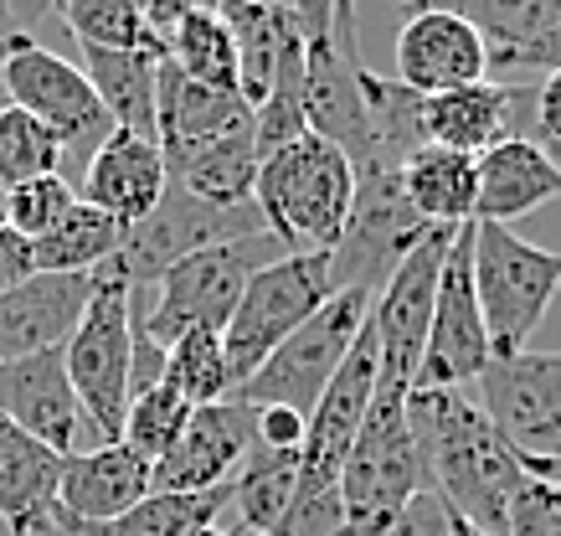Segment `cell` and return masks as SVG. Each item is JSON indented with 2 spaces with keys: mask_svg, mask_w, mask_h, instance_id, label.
Returning a JSON list of instances; mask_svg holds the SVG:
<instances>
[{
  "mask_svg": "<svg viewBox=\"0 0 561 536\" xmlns=\"http://www.w3.org/2000/svg\"><path fill=\"white\" fill-rule=\"evenodd\" d=\"M408 429L423 454L427 484L459 511L463 526L474 536H505L511 501L530 480V469L494 433L484 408L463 392L417 387L408 398Z\"/></svg>",
  "mask_w": 561,
  "mask_h": 536,
  "instance_id": "obj_1",
  "label": "cell"
},
{
  "mask_svg": "<svg viewBox=\"0 0 561 536\" xmlns=\"http://www.w3.org/2000/svg\"><path fill=\"white\" fill-rule=\"evenodd\" d=\"M253 207L284 253H335L356 207V166L314 135L294 139L257 160Z\"/></svg>",
  "mask_w": 561,
  "mask_h": 536,
  "instance_id": "obj_2",
  "label": "cell"
},
{
  "mask_svg": "<svg viewBox=\"0 0 561 536\" xmlns=\"http://www.w3.org/2000/svg\"><path fill=\"white\" fill-rule=\"evenodd\" d=\"M273 259H284V248L268 232H248V238L191 253V259H181L175 269L160 274L150 315L135 320V330L160 351H171L191 330H217L221 335L232 310H238L242 289H248V278L257 269H268Z\"/></svg>",
  "mask_w": 561,
  "mask_h": 536,
  "instance_id": "obj_3",
  "label": "cell"
},
{
  "mask_svg": "<svg viewBox=\"0 0 561 536\" xmlns=\"http://www.w3.org/2000/svg\"><path fill=\"white\" fill-rule=\"evenodd\" d=\"M561 289V253L536 248L515 227L474 223V295L484 310L494 362L530 351Z\"/></svg>",
  "mask_w": 561,
  "mask_h": 536,
  "instance_id": "obj_4",
  "label": "cell"
},
{
  "mask_svg": "<svg viewBox=\"0 0 561 536\" xmlns=\"http://www.w3.org/2000/svg\"><path fill=\"white\" fill-rule=\"evenodd\" d=\"M335 295L341 289H335L330 253H284L268 269H257L248 278V289H242L227 330H221V356H227L232 392Z\"/></svg>",
  "mask_w": 561,
  "mask_h": 536,
  "instance_id": "obj_5",
  "label": "cell"
},
{
  "mask_svg": "<svg viewBox=\"0 0 561 536\" xmlns=\"http://www.w3.org/2000/svg\"><path fill=\"white\" fill-rule=\"evenodd\" d=\"M427 484L423 454L408 429V398L376 392L371 413L360 423L351 459L341 469V511L345 536H387L391 521Z\"/></svg>",
  "mask_w": 561,
  "mask_h": 536,
  "instance_id": "obj_6",
  "label": "cell"
},
{
  "mask_svg": "<svg viewBox=\"0 0 561 536\" xmlns=\"http://www.w3.org/2000/svg\"><path fill=\"white\" fill-rule=\"evenodd\" d=\"M248 232H263V217L257 207H211L202 196H191L186 186H165L160 207L145 217V223H129L119 238V253L108 263L93 269V284H119V289H145V284H160L165 269H175L181 259L202 253V248H217V242L248 238Z\"/></svg>",
  "mask_w": 561,
  "mask_h": 536,
  "instance_id": "obj_7",
  "label": "cell"
},
{
  "mask_svg": "<svg viewBox=\"0 0 561 536\" xmlns=\"http://www.w3.org/2000/svg\"><path fill=\"white\" fill-rule=\"evenodd\" d=\"M366 320H371V295L341 289L330 305H320V310L309 315L305 326L294 330L289 341L273 351L232 398L248 402V408H289V413L309 418L320 408L324 387L335 381L341 362L351 356Z\"/></svg>",
  "mask_w": 561,
  "mask_h": 536,
  "instance_id": "obj_8",
  "label": "cell"
},
{
  "mask_svg": "<svg viewBox=\"0 0 561 536\" xmlns=\"http://www.w3.org/2000/svg\"><path fill=\"white\" fill-rule=\"evenodd\" d=\"M62 356L88 429L99 433V444H119L135 377V295L119 284H93L83 326L72 330Z\"/></svg>",
  "mask_w": 561,
  "mask_h": 536,
  "instance_id": "obj_9",
  "label": "cell"
},
{
  "mask_svg": "<svg viewBox=\"0 0 561 536\" xmlns=\"http://www.w3.org/2000/svg\"><path fill=\"white\" fill-rule=\"evenodd\" d=\"M459 232V227H454ZM448 227H433L408 259L391 269L381 295L371 299V335H376V392L412 398L417 372H423L427 330H433V299H438V269L443 248L454 238Z\"/></svg>",
  "mask_w": 561,
  "mask_h": 536,
  "instance_id": "obj_10",
  "label": "cell"
},
{
  "mask_svg": "<svg viewBox=\"0 0 561 536\" xmlns=\"http://www.w3.org/2000/svg\"><path fill=\"white\" fill-rule=\"evenodd\" d=\"M0 88H5V104H16L21 114H32L42 129H51V139L62 145V160L68 156L93 160V150L114 135V119L103 114L99 93H93V83L83 78V68L68 62L62 53L42 47V42L21 47V53L0 68Z\"/></svg>",
  "mask_w": 561,
  "mask_h": 536,
  "instance_id": "obj_11",
  "label": "cell"
},
{
  "mask_svg": "<svg viewBox=\"0 0 561 536\" xmlns=\"http://www.w3.org/2000/svg\"><path fill=\"white\" fill-rule=\"evenodd\" d=\"M490 362H494V351H490V330H484V310H479V295H474V223H469L443 248L433 330H427L417 387L459 392L463 381L484 377ZM417 387H412V392H417Z\"/></svg>",
  "mask_w": 561,
  "mask_h": 536,
  "instance_id": "obj_12",
  "label": "cell"
},
{
  "mask_svg": "<svg viewBox=\"0 0 561 536\" xmlns=\"http://www.w3.org/2000/svg\"><path fill=\"white\" fill-rule=\"evenodd\" d=\"M427 232L433 227L402 196V171L356 175V207H351V223H345V238L330 253L335 289H360V295L376 299L381 284L391 278V269L408 259Z\"/></svg>",
  "mask_w": 561,
  "mask_h": 536,
  "instance_id": "obj_13",
  "label": "cell"
},
{
  "mask_svg": "<svg viewBox=\"0 0 561 536\" xmlns=\"http://www.w3.org/2000/svg\"><path fill=\"white\" fill-rule=\"evenodd\" d=\"M479 408L520 465L561 459V351H520L490 362L479 377Z\"/></svg>",
  "mask_w": 561,
  "mask_h": 536,
  "instance_id": "obj_14",
  "label": "cell"
},
{
  "mask_svg": "<svg viewBox=\"0 0 561 536\" xmlns=\"http://www.w3.org/2000/svg\"><path fill=\"white\" fill-rule=\"evenodd\" d=\"M490 47L454 5H423L397 32V83L417 99H438L454 88L484 83Z\"/></svg>",
  "mask_w": 561,
  "mask_h": 536,
  "instance_id": "obj_15",
  "label": "cell"
},
{
  "mask_svg": "<svg viewBox=\"0 0 561 536\" xmlns=\"http://www.w3.org/2000/svg\"><path fill=\"white\" fill-rule=\"evenodd\" d=\"M253 408L238 398L196 408L186 433L175 438V449L150 469L154 495H206L232 484L242 459L253 454Z\"/></svg>",
  "mask_w": 561,
  "mask_h": 536,
  "instance_id": "obj_16",
  "label": "cell"
},
{
  "mask_svg": "<svg viewBox=\"0 0 561 536\" xmlns=\"http://www.w3.org/2000/svg\"><path fill=\"white\" fill-rule=\"evenodd\" d=\"M0 418L16 423L26 438L47 444L51 454H78L88 418L83 402L72 392L68 356L62 351H42V356H21V362H0Z\"/></svg>",
  "mask_w": 561,
  "mask_h": 536,
  "instance_id": "obj_17",
  "label": "cell"
},
{
  "mask_svg": "<svg viewBox=\"0 0 561 536\" xmlns=\"http://www.w3.org/2000/svg\"><path fill=\"white\" fill-rule=\"evenodd\" d=\"M93 274H36L0 295V362L62 351L83 326Z\"/></svg>",
  "mask_w": 561,
  "mask_h": 536,
  "instance_id": "obj_18",
  "label": "cell"
},
{
  "mask_svg": "<svg viewBox=\"0 0 561 536\" xmlns=\"http://www.w3.org/2000/svg\"><path fill=\"white\" fill-rule=\"evenodd\" d=\"M150 459H139L129 444H93L62 459V484H57V511L72 521H119L139 501L154 495Z\"/></svg>",
  "mask_w": 561,
  "mask_h": 536,
  "instance_id": "obj_19",
  "label": "cell"
},
{
  "mask_svg": "<svg viewBox=\"0 0 561 536\" xmlns=\"http://www.w3.org/2000/svg\"><path fill=\"white\" fill-rule=\"evenodd\" d=\"M165 186H171V171H165L160 145L114 129V135L93 150V160H88L83 202L129 227V223H145V217L160 207Z\"/></svg>",
  "mask_w": 561,
  "mask_h": 536,
  "instance_id": "obj_20",
  "label": "cell"
},
{
  "mask_svg": "<svg viewBox=\"0 0 561 536\" xmlns=\"http://www.w3.org/2000/svg\"><path fill=\"white\" fill-rule=\"evenodd\" d=\"M479 191H474V223L511 227L515 217H530L536 207L561 196V166L536 139H505L490 156L474 160Z\"/></svg>",
  "mask_w": 561,
  "mask_h": 536,
  "instance_id": "obj_21",
  "label": "cell"
},
{
  "mask_svg": "<svg viewBox=\"0 0 561 536\" xmlns=\"http://www.w3.org/2000/svg\"><path fill=\"white\" fill-rule=\"evenodd\" d=\"M515 109H520V88L505 83H469L438 93V99H423V145L479 160L494 145L515 139Z\"/></svg>",
  "mask_w": 561,
  "mask_h": 536,
  "instance_id": "obj_22",
  "label": "cell"
},
{
  "mask_svg": "<svg viewBox=\"0 0 561 536\" xmlns=\"http://www.w3.org/2000/svg\"><path fill=\"white\" fill-rule=\"evenodd\" d=\"M62 454L36 444L16 423L0 418V521L11 536H42L57 511Z\"/></svg>",
  "mask_w": 561,
  "mask_h": 536,
  "instance_id": "obj_23",
  "label": "cell"
},
{
  "mask_svg": "<svg viewBox=\"0 0 561 536\" xmlns=\"http://www.w3.org/2000/svg\"><path fill=\"white\" fill-rule=\"evenodd\" d=\"M160 62L165 57L154 53V47H139V53H93V47H83L78 68L93 83V93H99L103 114L114 119V129L154 139L160 135Z\"/></svg>",
  "mask_w": 561,
  "mask_h": 536,
  "instance_id": "obj_24",
  "label": "cell"
},
{
  "mask_svg": "<svg viewBox=\"0 0 561 536\" xmlns=\"http://www.w3.org/2000/svg\"><path fill=\"white\" fill-rule=\"evenodd\" d=\"M232 505V484L206 495H150L119 521H72L68 511H51L42 536H196L217 526V516Z\"/></svg>",
  "mask_w": 561,
  "mask_h": 536,
  "instance_id": "obj_25",
  "label": "cell"
},
{
  "mask_svg": "<svg viewBox=\"0 0 561 536\" xmlns=\"http://www.w3.org/2000/svg\"><path fill=\"white\" fill-rule=\"evenodd\" d=\"M227 32L238 42V93L242 104L257 109L268 99L273 72H278V57L289 53V42L299 36V21H294V5H257V0H232V5H217Z\"/></svg>",
  "mask_w": 561,
  "mask_h": 536,
  "instance_id": "obj_26",
  "label": "cell"
},
{
  "mask_svg": "<svg viewBox=\"0 0 561 536\" xmlns=\"http://www.w3.org/2000/svg\"><path fill=\"white\" fill-rule=\"evenodd\" d=\"M474 160L438 150V145H417L402 166V196L427 227H448V232L469 227L474 223Z\"/></svg>",
  "mask_w": 561,
  "mask_h": 536,
  "instance_id": "obj_27",
  "label": "cell"
},
{
  "mask_svg": "<svg viewBox=\"0 0 561 536\" xmlns=\"http://www.w3.org/2000/svg\"><path fill=\"white\" fill-rule=\"evenodd\" d=\"M165 57L186 72L191 83L217 88V93H238V42H232L217 5H181L171 42H165Z\"/></svg>",
  "mask_w": 561,
  "mask_h": 536,
  "instance_id": "obj_28",
  "label": "cell"
},
{
  "mask_svg": "<svg viewBox=\"0 0 561 536\" xmlns=\"http://www.w3.org/2000/svg\"><path fill=\"white\" fill-rule=\"evenodd\" d=\"M299 484V454L257 449L242 459V469L232 475V511H238L242 536H273V526L284 521Z\"/></svg>",
  "mask_w": 561,
  "mask_h": 536,
  "instance_id": "obj_29",
  "label": "cell"
},
{
  "mask_svg": "<svg viewBox=\"0 0 561 536\" xmlns=\"http://www.w3.org/2000/svg\"><path fill=\"white\" fill-rule=\"evenodd\" d=\"M119 238H124V223H114L108 212L88 207L78 196V207L36 242V274H93L99 263H108L119 253Z\"/></svg>",
  "mask_w": 561,
  "mask_h": 536,
  "instance_id": "obj_30",
  "label": "cell"
},
{
  "mask_svg": "<svg viewBox=\"0 0 561 536\" xmlns=\"http://www.w3.org/2000/svg\"><path fill=\"white\" fill-rule=\"evenodd\" d=\"M490 47V68L500 57L520 53L530 42H541L561 26V0H469V5H454Z\"/></svg>",
  "mask_w": 561,
  "mask_h": 536,
  "instance_id": "obj_31",
  "label": "cell"
},
{
  "mask_svg": "<svg viewBox=\"0 0 561 536\" xmlns=\"http://www.w3.org/2000/svg\"><path fill=\"white\" fill-rule=\"evenodd\" d=\"M51 16L62 21L83 47H93V53H139V47H154L150 32H145V5H135V0H62V5H51Z\"/></svg>",
  "mask_w": 561,
  "mask_h": 536,
  "instance_id": "obj_32",
  "label": "cell"
},
{
  "mask_svg": "<svg viewBox=\"0 0 561 536\" xmlns=\"http://www.w3.org/2000/svg\"><path fill=\"white\" fill-rule=\"evenodd\" d=\"M191 413H196V408H191V402L175 392L171 381H154V387H145V392H135V398H129V413H124V438H119V444H129L139 459L160 465V459L175 449V438L186 433Z\"/></svg>",
  "mask_w": 561,
  "mask_h": 536,
  "instance_id": "obj_33",
  "label": "cell"
},
{
  "mask_svg": "<svg viewBox=\"0 0 561 536\" xmlns=\"http://www.w3.org/2000/svg\"><path fill=\"white\" fill-rule=\"evenodd\" d=\"M165 381L191 402V408H211V402L232 398V377H227V356H221L217 330H191L165 351Z\"/></svg>",
  "mask_w": 561,
  "mask_h": 536,
  "instance_id": "obj_34",
  "label": "cell"
},
{
  "mask_svg": "<svg viewBox=\"0 0 561 536\" xmlns=\"http://www.w3.org/2000/svg\"><path fill=\"white\" fill-rule=\"evenodd\" d=\"M57 166H62V145L51 139V129H42L16 104H0V181L21 186L36 175H57Z\"/></svg>",
  "mask_w": 561,
  "mask_h": 536,
  "instance_id": "obj_35",
  "label": "cell"
},
{
  "mask_svg": "<svg viewBox=\"0 0 561 536\" xmlns=\"http://www.w3.org/2000/svg\"><path fill=\"white\" fill-rule=\"evenodd\" d=\"M72 207H78V191L68 186V175H62V171H57V175H36V181L11 186V217H5V227H11V232H21V238L42 242Z\"/></svg>",
  "mask_w": 561,
  "mask_h": 536,
  "instance_id": "obj_36",
  "label": "cell"
},
{
  "mask_svg": "<svg viewBox=\"0 0 561 536\" xmlns=\"http://www.w3.org/2000/svg\"><path fill=\"white\" fill-rule=\"evenodd\" d=\"M505 536H561V484L530 475L520 484V495L511 501Z\"/></svg>",
  "mask_w": 561,
  "mask_h": 536,
  "instance_id": "obj_37",
  "label": "cell"
},
{
  "mask_svg": "<svg viewBox=\"0 0 561 536\" xmlns=\"http://www.w3.org/2000/svg\"><path fill=\"white\" fill-rule=\"evenodd\" d=\"M387 536H474L469 526L459 521V511L443 501L433 484H423L417 495L408 501V511L391 521V532Z\"/></svg>",
  "mask_w": 561,
  "mask_h": 536,
  "instance_id": "obj_38",
  "label": "cell"
},
{
  "mask_svg": "<svg viewBox=\"0 0 561 536\" xmlns=\"http://www.w3.org/2000/svg\"><path fill=\"white\" fill-rule=\"evenodd\" d=\"M305 429H309V418L289 413V408H253V438H257V449L299 454V449H305Z\"/></svg>",
  "mask_w": 561,
  "mask_h": 536,
  "instance_id": "obj_39",
  "label": "cell"
},
{
  "mask_svg": "<svg viewBox=\"0 0 561 536\" xmlns=\"http://www.w3.org/2000/svg\"><path fill=\"white\" fill-rule=\"evenodd\" d=\"M26 278H36V242L0 227V295L26 284Z\"/></svg>",
  "mask_w": 561,
  "mask_h": 536,
  "instance_id": "obj_40",
  "label": "cell"
},
{
  "mask_svg": "<svg viewBox=\"0 0 561 536\" xmlns=\"http://www.w3.org/2000/svg\"><path fill=\"white\" fill-rule=\"evenodd\" d=\"M536 124L551 150H561V72H546L541 93H536Z\"/></svg>",
  "mask_w": 561,
  "mask_h": 536,
  "instance_id": "obj_41",
  "label": "cell"
},
{
  "mask_svg": "<svg viewBox=\"0 0 561 536\" xmlns=\"http://www.w3.org/2000/svg\"><path fill=\"white\" fill-rule=\"evenodd\" d=\"M494 68H546V72H561V26H557L551 36H541V42L520 47V53L500 57Z\"/></svg>",
  "mask_w": 561,
  "mask_h": 536,
  "instance_id": "obj_42",
  "label": "cell"
},
{
  "mask_svg": "<svg viewBox=\"0 0 561 536\" xmlns=\"http://www.w3.org/2000/svg\"><path fill=\"white\" fill-rule=\"evenodd\" d=\"M5 217H11V186L0 181V227H5Z\"/></svg>",
  "mask_w": 561,
  "mask_h": 536,
  "instance_id": "obj_43",
  "label": "cell"
},
{
  "mask_svg": "<svg viewBox=\"0 0 561 536\" xmlns=\"http://www.w3.org/2000/svg\"><path fill=\"white\" fill-rule=\"evenodd\" d=\"M196 536H242V532H227V526H206V532H196Z\"/></svg>",
  "mask_w": 561,
  "mask_h": 536,
  "instance_id": "obj_44",
  "label": "cell"
}]
</instances>
